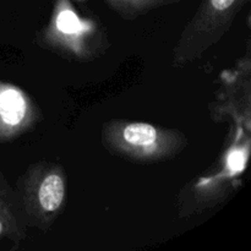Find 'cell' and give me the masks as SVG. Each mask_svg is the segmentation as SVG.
<instances>
[{"mask_svg": "<svg viewBox=\"0 0 251 251\" xmlns=\"http://www.w3.org/2000/svg\"><path fill=\"white\" fill-rule=\"evenodd\" d=\"M220 158L203 174L189 181L178 195V215L188 218L216 207L232 194L250 156V132L233 126Z\"/></svg>", "mask_w": 251, "mask_h": 251, "instance_id": "6da1fadb", "label": "cell"}, {"mask_svg": "<svg viewBox=\"0 0 251 251\" xmlns=\"http://www.w3.org/2000/svg\"><path fill=\"white\" fill-rule=\"evenodd\" d=\"M26 227L16 190L0 169V239L7 238L11 250H17L26 239Z\"/></svg>", "mask_w": 251, "mask_h": 251, "instance_id": "ba28073f", "label": "cell"}, {"mask_svg": "<svg viewBox=\"0 0 251 251\" xmlns=\"http://www.w3.org/2000/svg\"><path fill=\"white\" fill-rule=\"evenodd\" d=\"M122 19L132 21L161 7L180 2L181 0H103Z\"/></svg>", "mask_w": 251, "mask_h": 251, "instance_id": "9c48e42d", "label": "cell"}, {"mask_svg": "<svg viewBox=\"0 0 251 251\" xmlns=\"http://www.w3.org/2000/svg\"><path fill=\"white\" fill-rule=\"evenodd\" d=\"M250 0H201L198 10L186 24L172 53L171 65L185 68L202 58L232 27L238 14Z\"/></svg>", "mask_w": 251, "mask_h": 251, "instance_id": "5b68a950", "label": "cell"}, {"mask_svg": "<svg viewBox=\"0 0 251 251\" xmlns=\"http://www.w3.org/2000/svg\"><path fill=\"white\" fill-rule=\"evenodd\" d=\"M76 1H80V2H82V1H86V0H76Z\"/></svg>", "mask_w": 251, "mask_h": 251, "instance_id": "30bf717a", "label": "cell"}, {"mask_svg": "<svg viewBox=\"0 0 251 251\" xmlns=\"http://www.w3.org/2000/svg\"><path fill=\"white\" fill-rule=\"evenodd\" d=\"M16 193L27 227L49 232L66 205L65 169L58 162L32 163L20 176Z\"/></svg>", "mask_w": 251, "mask_h": 251, "instance_id": "277c9868", "label": "cell"}, {"mask_svg": "<svg viewBox=\"0 0 251 251\" xmlns=\"http://www.w3.org/2000/svg\"><path fill=\"white\" fill-rule=\"evenodd\" d=\"M42 119L37 103L19 86L0 81V141H10Z\"/></svg>", "mask_w": 251, "mask_h": 251, "instance_id": "52a82bcc", "label": "cell"}, {"mask_svg": "<svg viewBox=\"0 0 251 251\" xmlns=\"http://www.w3.org/2000/svg\"><path fill=\"white\" fill-rule=\"evenodd\" d=\"M251 61L249 53L221 76V86L216 98L210 103L211 118L216 123L230 120L234 127L251 131L250 120V86Z\"/></svg>", "mask_w": 251, "mask_h": 251, "instance_id": "8992f818", "label": "cell"}, {"mask_svg": "<svg viewBox=\"0 0 251 251\" xmlns=\"http://www.w3.org/2000/svg\"><path fill=\"white\" fill-rule=\"evenodd\" d=\"M188 137L178 129L145 122L113 119L102 126V145L109 153L139 163L172 159L188 147Z\"/></svg>", "mask_w": 251, "mask_h": 251, "instance_id": "3957f363", "label": "cell"}, {"mask_svg": "<svg viewBox=\"0 0 251 251\" xmlns=\"http://www.w3.org/2000/svg\"><path fill=\"white\" fill-rule=\"evenodd\" d=\"M36 43L73 61H92L109 48L107 31L96 17L82 15L71 0H54L48 22L37 33Z\"/></svg>", "mask_w": 251, "mask_h": 251, "instance_id": "7a4b0ae2", "label": "cell"}]
</instances>
